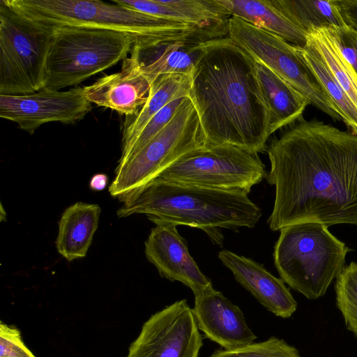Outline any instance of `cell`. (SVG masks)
Here are the masks:
<instances>
[{
  "label": "cell",
  "mask_w": 357,
  "mask_h": 357,
  "mask_svg": "<svg viewBox=\"0 0 357 357\" xmlns=\"http://www.w3.org/2000/svg\"><path fill=\"white\" fill-rule=\"evenodd\" d=\"M273 231L317 222L357 226V134L303 117L267 145Z\"/></svg>",
  "instance_id": "obj_1"
},
{
  "label": "cell",
  "mask_w": 357,
  "mask_h": 357,
  "mask_svg": "<svg viewBox=\"0 0 357 357\" xmlns=\"http://www.w3.org/2000/svg\"><path fill=\"white\" fill-rule=\"evenodd\" d=\"M205 146L266 151L271 135L254 59L228 37L208 40L191 76L189 95Z\"/></svg>",
  "instance_id": "obj_2"
},
{
  "label": "cell",
  "mask_w": 357,
  "mask_h": 357,
  "mask_svg": "<svg viewBox=\"0 0 357 357\" xmlns=\"http://www.w3.org/2000/svg\"><path fill=\"white\" fill-rule=\"evenodd\" d=\"M243 190H221L166 181L157 178L121 197L119 218L144 214L153 223L166 222L202 229L222 245L220 229L253 228L260 208Z\"/></svg>",
  "instance_id": "obj_3"
},
{
  "label": "cell",
  "mask_w": 357,
  "mask_h": 357,
  "mask_svg": "<svg viewBox=\"0 0 357 357\" xmlns=\"http://www.w3.org/2000/svg\"><path fill=\"white\" fill-rule=\"evenodd\" d=\"M29 17L55 26H89L130 35L134 46L153 49L177 41L205 42L220 31L141 13L97 0H9Z\"/></svg>",
  "instance_id": "obj_4"
},
{
  "label": "cell",
  "mask_w": 357,
  "mask_h": 357,
  "mask_svg": "<svg viewBox=\"0 0 357 357\" xmlns=\"http://www.w3.org/2000/svg\"><path fill=\"white\" fill-rule=\"evenodd\" d=\"M350 251L326 225L303 222L280 229L273 259L284 283L306 298L317 299L344 268Z\"/></svg>",
  "instance_id": "obj_5"
},
{
  "label": "cell",
  "mask_w": 357,
  "mask_h": 357,
  "mask_svg": "<svg viewBox=\"0 0 357 357\" xmlns=\"http://www.w3.org/2000/svg\"><path fill=\"white\" fill-rule=\"evenodd\" d=\"M56 26L0 1V95L31 94L45 86Z\"/></svg>",
  "instance_id": "obj_6"
},
{
  "label": "cell",
  "mask_w": 357,
  "mask_h": 357,
  "mask_svg": "<svg viewBox=\"0 0 357 357\" xmlns=\"http://www.w3.org/2000/svg\"><path fill=\"white\" fill-rule=\"evenodd\" d=\"M135 43L126 33L89 26H56L44 88L59 90L77 85L126 59Z\"/></svg>",
  "instance_id": "obj_7"
},
{
  "label": "cell",
  "mask_w": 357,
  "mask_h": 357,
  "mask_svg": "<svg viewBox=\"0 0 357 357\" xmlns=\"http://www.w3.org/2000/svg\"><path fill=\"white\" fill-rule=\"evenodd\" d=\"M205 146L199 115L187 97L169 123L140 151L119 162L109 187L121 197L159 176L186 153Z\"/></svg>",
  "instance_id": "obj_8"
},
{
  "label": "cell",
  "mask_w": 357,
  "mask_h": 357,
  "mask_svg": "<svg viewBox=\"0 0 357 357\" xmlns=\"http://www.w3.org/2000/svg\"><path fill=\"white\" fill-rule=\"evenodd\" d=\"M227 36L300 93L310 105L335 121L342 120L335 104L301 57L298 46L235 16L229 20Z\"/></svg>",
  "instance_id": "obj_9"
},
{
  "label": "cell",
  "mask_w": 357,
  "mask_h": 357,
  "mask_svg": "<svg viewBox=\"0 0 357 357\" xmlns=\"http://www.w3.org/2000/svg\"><path fill=\"white\" fill-rule=\"evenodd\" d=\"M268 173L258 153L229 144L204 146L167 168L159 178L211 188L249 193Z\"/></svg>",
  "instance_id": "obj_10"
},
{
  "label": "cell",
  "mask_w": 357,
  "mask_h": 357,
  "mask_svg": "<svg viewBox=\"0 0 357 357\" xmlns=\"http://www.w3.org/2000/svg\"><path fill=\"white\" fill-rule=\"evenodd\" d=\"M203 337L185 299L153 314L131 343L127 357H199Z\"/></svg>",
  "instance_id": "obj_11"
},
{
  "label": "cell",
  "mask_w": 357,
  "mask_h": 357,
  "mask_svg": "<svg viewBox=\"0 0 357 357\" xmlns=\"http://www.w3.org/2000/svg\"><path fill=\"white\" fill-rule=\"evenodd\" d=\"M91 104L84 87L64 91L43 88L28 95H0V117L17 123L20 129L32 135L46 123H74L82 120L91 112Z\"/></svg>",
  "instance_id": "obj_12"
},
{
  "label": "cell",
  "mask_w": 357,
  "mask_h": 357,
  "mask_svg": "<svg viewBox=\"0 0 357 357\" xmlns=\"http://www.w3.org/2000/svg\"><path fill=\"white\" fill-rule=\"evenodd\" d=\"M145 242V255L162 278L178 281L193 294L212 286L189 253L186 241L178 234L176 225L156 222Z\"/></svg>",
  "instance_id": "obj_13"
},
{
  "label": "cell",
  "mask_w": 357,
  "mask_h": 357,
  "mask_svg": "<svg viewBox=\"0 0 357 357\" xmlns=\"http://www.w3.org/2000/svg\"><path fill=\"white\" fill-rule=\"evenodd\" d=\"M194 296L192 312L205 337L227 350L243 347L257 339L242 310L221 291L210 286Z\"/></svg>",
  "instance_id": "obj_14"
},
{
  "label": "cell",
  "mask_w": 357,
  "mask_h": 357,
  "mask_svg": "<svg viewBox=\"0 0 357 357\" xmlns=\"http://www.w3.org/2000/svg\"><path fill=\"white\" fill-rule=\"evenodd\" d=\"M151 84L142 73L135 54L123 60L121 69L84 86L87 100L121 114L136 116L146 103Z\"/></svg>",
  "instance_id": "obj_15"
},
{
  "label": "cell",
  "mask_w": 357,
  "mask_h": 357,
  "mask_svg": "<svg viewBox=\"0 0 357 357\" xmlns=\"http://www.w3.org/2000/svg\"><path fill=\"white\" fill-rule=\"evenodd\" d=\"M218 258L232 272L235 280L268 311L284 319L295 312L297 303L284 282L262 264L227 250L220 251Z\"/></svg>",
  "instance_id": "obj_16"
},
{
  "label": "cell",
  "mask_w": 357,
  "mask_h": 357,
  "mask_svg": "<svg viewBox=\"0 0 357 357\" xmlns=\"http://www.w3.org/2000/svg\"><path fill=\"white\" fill-rule=\"evenodd\" d=\"M258 86L266 106L272 135L302 118L309 101L261 62L254 59Z\"/></svg>",
  "instance_id": "obj_17"
},
{
  "label": "cell",
  "mask_w": 357,
  "mask_h": 357,
  "mask_svg": "<svg viewBox=\"0 0 357 357\" xmlns=\"http://www.w3.org/2000/svg\"><path fill=\"white\" fill-rule=\"evenodd\" d=\"M101 209L98 204L76 202L62 213L56 247L67 261L84 257L98 227Z\"/></svg>",
  "instance_id": "obj_18"
},
{
  "label": "cell",
  "mask_w": 357,
  "mask_h": 357,
  "mask_svg": "<svg viewBox=\"0 0 357 357\" xmlns=\"http://www.w3.org/2000/svg\"><path fill=\"white\" fill-rule=\"evenodd\" d=\"M231 16L276 35L290 44L304 47L307 33L289 20L270 0H217Z\"/></svg>",
  "instance_id": "obj_19"
},
{
  "label": "cell",
  "mask_w": 357,
  "mask_h": 357,
  "mask_svg": "<svg viewBox=\"0 0 357 357\" xmlns=\"http://www.w3.org/2000/svg\"><path fill=\"white\" fill-rule=\"evenodd\" d=\"M206 42L177 41L153 48L159 50L157 52L149 49L140 50L133 45L138 52L151 56L139 54L133 48L131 52L135 54L142 73L152 84L164 75L192 76Z\"/></svg>",
  "instance_id": "obj_20"
},
{
  "label": "cell",
  "mask_w": 357,
  "mask_h": 357,
  "mask_svg": "<svg viewBox=\"0 0 357 357\" xmlns=\"http://www.w3.org/2000/svg\"><path fill=\"white\" fill-rule=\"evenodd\" d=\"M191 76L178 74L164 75L152 84L146 103L138 114L126 122L122 137L121 155L125 154L149 121L172 100L189 96Z\"/></svg>",
  "instance_id": "obj_21"
},
{
  "label": "cell",
  "mask_w": 357,
  "mask_h": 357,
  "mask_svg": "<svg viewBox=\"0 0 357 357\" xmlns=\"http://www.w3.org/2000/svg\"><path fill=\"white\" fill-rule=\"evenodd\" d=\"M270 1L289 20L307 33L314 29L347 25L340 1Z\"/></svg>",
  "instance_id": "obj_22"
},
{
  "label": "cell",
  "mask_w": 357,
  "mask_h": 357,
  "mask_svg": "<svg viewBox=\"0 0 357 357\" xmlns=\"http://www.w3.org/2000/svg\"><path fill=\"white\" fill-rule=\"evenodd\" d=\"M298 52L335 104L341 119L357 134V108L333 75L308 34L306 45L298 47Z\"/></svg>",
  "instance_id": "obj_23"
},
{
  "label": "cell",
  "mask_w": 357,
  "mask_h": 357,
  "mask_svg": "<svg viewBox=\"0 0 357 357\" xmlns=\"http://www.w3.org/2000/svg\"><path fill=\"white\" fill-rule=\"evenodd\" d=\"M333 75L357 108V74L320 29L308 33Z\"/></svg>",
  "instance_id": "obj_24"
},
{
  "label": "cell",
  "mask_w": 357,
  "mask_h": 357,
  "mask_svg": "<svg viewBox=\"0 0 357 357\" xmlns=\"http://www.w3.org/2000/svg\"><path fill=\"white\" fill-rule=\"evenodd\" d=\"M336 303L349 330L357 336V263L344 266L336 278Z\"/></svg>",
  "instance_id": "obj_25"
},
{
  "label": "cell",
  "mask_w": 357,
  "mask_h": 357,
  "mask_svg": "<svg viewBox=\"0 0 357 357\" xmlns=\"http://www.w3.org/2000/svg\"><path fill=\"white\" fill-rule=\"evenodd\" d=\"M210 357H301L294 346L272 336L259 342H251L234 349H219Z\"/></svg>",
  "instance_id": "obj_26"
},
{
  "label": "cell",
  "mask_w": 357,
  "mask_h": 357,
  "mask_svg": "<svg viewBox=\"0 0 357 357\" xmlns=\"http://www.w3.org/2000/svg\"><path fill=\"white\" fill-rule=\"evenodd\" d=\"M187 97L188 96L172 100L156 113L142 130L128 151L121 155L119 162L124 161L130 155L140 151L160 132L172 119Z\"/></svg>",
  "instance_id": "obj_27"
},
{
  "label": "cell",
  "mask_w": 357,
  "mask_h": 357,
  "mask_svg": "<svg viewBox=\"0 0 357 357\" xmlns=\"http://www.w3.org/2000/svg\"><path fill=\"white\" fill-rule=\"evenodd\" d=\"M320 29L357 74V30L349 25H332Z\"/></svg>",
  "instance_id": "obj_28"
},
{
  "label": "cell",
  "mask_w": 357,
  "mask_h": 357,
  "mask_svg": "<svg viewBox=\"0 0 357 357\" xmlns=\"http://www.w3.org/2000/svg\"><path fill=\"white\" fill-rule=\"evenodd\" d=\"M0 357H36L24 344L20 331L0 324Z\"/></svg>",
  "instance_id": "obj_29"
},
{
  "label": "cell",
  "mask_w": 357,
  "mask_h": 357,
  "mask_svg": "<svg viewBox=\"0 0 357 357\" xmlns=\"http://www.w3.org/2000/svg\"><path fill=\"white\" fill-rule=\"evenodd\" d=\"M347 25L357 30V0L340 1Z\"/></svg>",
  "instance_id": "obj_30"
},
{
  "label": "cell",
  "mask_w": 357,
  "mask_h": 357,
  "mask_svg": "<svg viewBox=\"0 0 357 357\" xmlns=\"http://www.w3.org/2000/svg\"><path fill=\"white\" fill-rule=\"evenodd\" d=\"M107 176L104 174H96L92 176L90 180L89 187L93 190H102L107 185Z\"/></svg>",
  "instance_id": "obj_31"
}]
</instances>
